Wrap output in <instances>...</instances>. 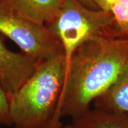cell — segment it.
<instances>
[{
	"instance_id": "6da1fadb",
	"label": "cell",
	"mask_w": 128,
	"mask_h": 128,
	"mask_svg": "<svg viewBox=\"0 0 128 128\" xmlns=\"http://www.w3.org/2000/svg\"><path fill=\"white\" fill-rule=\"evenodd\" d=\"M128 66V38L98 36L74 51L66 69L62 118H76L110 88Z\"/></svg>"
},
{
	"instance_id": "7a4b0ae2",
	"label": "cell",
	"mask_w": 128,
	"mask_h": 128,
	"mask_svg": "<svg viewBox=\"0 0 128 128\" xmlns=\"http://www.w3.org/2000/svg\"><path fill=\"white\" fill-rule=\"evenodd\" d=\"M64 54L38 62L35 72L9 96L14 128H63L61 99L66 80Z\"/></svg>"
},
{
	"instance_id": "3957f363",
	"label": "cell",
	"mask_w": 128,
	"mask_h": 128,
	"mask_svg": "<svg viewBox=\"0 0 128 128\" xmlns=\"http://www.w3.org/2000/svg\"><path fill=\"white\" fill-rule=\"evenodd\" d=\"M47 27L60 44L66 67L74 51L86 41L98 36L118 37L110 12L89 9L79 0H64Z\"/></svg>"
},
{
	"instance_id": "277c9868",
	"label": "cell",
	"mask_w": 128,
	"mask_h": 128,
	"mask_svg": "<svg viewBox=\"0 0 128 128\" xmlns=\"http://www.w3.org/2000/svg\"><path fill=\"white\" fill-rule=\"evenodd\" d=\"M0 34L38 62L64 54L60 42L46 26L18 14L4 0H0Z\"/></svg>"
},
{
	"instance_id": "5b68a950",
	"label": "cell",
	"mask_w": 128,
	"mask_h": 128,
	"mask_svg": "<svg viewBox=\"0 0 128 128\" xmlns=\"http://www.w3.org/2000/svg\"><path fill=\"white\" fill-rule=\"evenodd\" d=\"M0 34V84L8 96L14 94L35 72L38 61L6 46Z\"/></svg>"
},
{
	"instance_id": "8992f818",
	"label": "cell",
	"mask_w": 128,
	"mask_h": 128,
	"mask_svg": "<svg viewBox=\"0 0 128 128\" xmlns=\"http://www.w3.org/2000/svg\"><path fill=\"white\" fill-rule=\"evenodd\" d=\"M18 14L41 25L54 19L64 0H4Z\"/></svg>"
},
{
	"instance_id": "52a82bcc",
	"label": "cell",
	"mask_w": 128,
	"mask_h": 128,
	"mask_svg": "<svg viewBox=\"0 0 128 128\" xmlns=\"http://www.w3.org/2000/svg\"><path fill=\"white\" fill-rule=\"evenodd\" d=\"M70 124L72 128H128V113L91 108Z\"/></svg>"
},
{
	"instance_id": "ba28073f",
	"label": "cell",
	"mask_w": 128,
	"mask_h": 128,
	"mask_svg": "<svg viewBox=\"0 0 128 128\" xmlns=\"http://www.w3.org/2000/svg\"><path fill=\"white\" fill-rule=\"evenodd\" d=\"M95 108L128 113V66L111 87L92 103Z\"/></svg>"
},
{
	"instance_id": "9c48e42d",
	"label": "cell",
	"mask_w": 128,
	"mask_h": 128,
	"mask_svg": "<svg viewBox=\"0 0 128 128\" xmlns=\"http://www.w3.org/2000/svg\"><path fill=\"white\" fill-rule=\"evenodd\" d=\"M118 37L128 38V0H120L110 10Z\"/></svg>"
},
{
	"instance_id": "30bf717a",
	"label": "cell",
	"mask_w": 128,
	"mask_h": 128,
	"mask_svg": "<svg viewBox=\"0 0 128 128\" xmlns=\"http://www.w3.org/2000/svg\"><path fill=\"white\" fill-rule=\"evenodd\" d=\"M0 124L12 125L9 113V96L0 84Z\"/></svg>"
},
{
	"instance_id": "8fae6325",
	"label": "cell",
	"mask_w": 128,
	"mask_h": 128,
	"mask_svg": "<svg viewBox=\"0 0 128 128\" xmlns=\"http://www.w3.org/2000/svg\"><path fill=\"white\" fill-rule=\"evenodd\" d=\"M92 4L97 10H102L105 12H110L116 3L120 0H90Z\"/></svg>"
},
{
	"instance_id": "7c38bea8",
	"label": "cell",
	"mask_w": 128,
	"mask_h": 128,
	"mask_svg": "<svg viewBox=\"0 0 128 128\" xmlns=\"http://www.w3.org/2000/svg\"><path fill=\"white\" fill-rule=\"evenodd\" d=\"M79 1L82 3V4L84 5V6H86L88 7V8L97 10V9H95V7L93 6V5L92 4V3L90 2V0H79Z\"/></svg>"
},
{
	"instance_id": "4fadbf2b",
	"label": "cell",
	"mask_w": 128,
	"mask_h": 128,
	"mask_svg": "<svg viewBox=\"0 0 128 128\" xmlns=\"http://www.w3.org/2000/svg\"><path fill=\"white\" fill-rule=\"evenodd\" d=\"M71 128L70 124H67V125H66V126H64V128Z\"/></svg>"
}]
</instances>
